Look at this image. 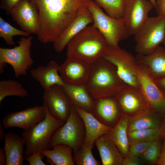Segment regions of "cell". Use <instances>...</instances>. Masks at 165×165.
<instances>
[{"label":"cell","instance_id":"6da1fadb","mask_svg":"<svg viewBox=\"0 0 165 165\" xmlns=\"http://www.w3.org/2000/svg\"><path fill=\"white\" fill-rule=\"evenodd\" d=\"M38 9L40 39L53 42L90 0H30Z\"/></svg>","mask_w":165,"mask_h":165},{"label":"cell","instance_id":"7a4b0ae2","mask_svg":"<svg viewBox=\"0 0 165 165\" xmlns=\"http://www.w3.org/2000/svg\"><path fill=\"white\" fill-rule=\"evenodd\" d=\"M127 85L120 78L114 66L103 57L90 64L85 86L93 100L115 97Z\"/></svg>","mask_w":165,"mask_h":165},{"label":"cell","instance_id":"3957f363","mask_svg":"<svg viewBox=\"0 0 165 165\" xmlns=\"http://www.w3.org/2000/svg\"><path fill=\"white\" fill-rule=\"evenodd\" d=\"M67 57L90 64L102 57L107 45L99 30L88 25L73 37L67 46Z\"/></svg>","mask_w":165,"mask_h":165},{"label":"cell","instance_id":"277c9868","mask_svg":"<svg viewBox=\"0 0 165 165\" xmlns=\"http://www.w3.org/2000/svg\"><path fill=\"white\" fill-rule=\"evenodd\" d=\"M43 105L45 110L44 118L31 128L24 130L22 133L26 148L24 151L25 156L34 152L49 149V144L53 134L65 123L51 115L44 101Z\"/></svg>","mask_w":165,"mask_h":165},{"label":"cell","instance_id":"5b68a950","mask_svg":"<svg viewBox=\"0 0 165 165\" xmlns=\"http://www.w3.org/2000/svg\"><path fill=\"white\" fill-rule=\"evenodd\" d=\"M88 8L93 16V24L104 38L107 46H118L120 42L130 36L123 18L116 19L108 16L92 0L89 2Z\"/></svg>","mask_w":165,"mask_h":165},{"label":"cell","instance_id":"8992f818","mask_svg":"<svg viewBox=\"0 0 165 165\" xmlns=\"http://www.w3.org/2000/svg\"><path fill=\"white\" fill-rule=\"evenodd\" d=\"M137 54L148 55L163 43L165 36V15L148 17L134 35Z\"/></svg>","mask_w":165,"mask_h":165},{"label":"cell","instance_id":"52a82bcc","mask_svg":"<svg viewBox=\"0 0 165 165\" xmlns=\"http://www.w3.org/2000/svg\"><path fill=\"white\" fill-rule=\"evenodd\" d=\"M33 37L22 36L18 41V46L12 48L0 47V73L4 72L6 64L12 67L15 76L26 75L34 64L31 55Z\"/></svg>","mask_w":165,"mask_h":165},{"label":"cell","instance_id":"ba28073f","mask_svg":"<svg viewBox=\"0 0 165 165\" xmlns=\"http://www.w3.org/2000/svg\"><path fill=\"white\" fill-rule=\"evenodd\" d=\"M86 135L83 121L75 106L71 105L69 116L64 124L53 134L49 144V149L55 144L69 146L74 151L83 145Z\"/></svg>","mask_w":165,"mask_h":165},{"label":"cell","instance_id":"9c48e42d","mask_svg":"<svg viewBox=\"0 0 165 165\" xmlns=\"http://www.w3.org/2000/svg\"><path fill=\"white\" fill-rule=\"evenodd\" d=\"M102 57L114 66L119 76L126 84L140 89L136 57L119 46H107Z\"/></svg>","mask_w":165,"mask_h":165},{"label":"cell","instance_id":"30bf717a","mask_svg":"<svg viewBox=\"0 0 165 165\" xmlns=\"http://www.w3.org/2000/svg\"><path fill=\"white\" fill-rule=\"evenodd\" d=\"M137 73L140 90L149 109L162 117L164 116L165 94L151 76L145 65L138 61Z\"/></svg>","mask_w":165,"mask_h":165},{"label":"cell","instance_id":"8fae6325","mask_svg":"<svg viewBox=\"0 0 165 165\" xmlns=\"http://www.w3.org/2000/svg\"><path fill=\"white\" fill-rule=\"evenodd\" d=\"M153 8L149 0H124L123 18L130 36L138 31Z\"/></svg>","mask_w":165,"mask_h":165},{"label":"cell","instance_id":"7c38bea8","mask_svg":"<svg viewBox=\"0 0 165 165\" xmlns=\"http://www.w3.org/2000/svg\"><path fill=\"white\" fill-rule=\"evenodd\" d=\"M9 14L22 30L30 34L38 33L40 29L38 11L30 0H20Z\"/></svg>","mask_w":165,"mask_h":165},{"label":"cell","instance_id":"4fadbf2b","mask_svg":"<svg viewBox=\"0 0 165 165\" xmlns=\"http://www.w3.org/2000/svg\"><path fill=\"white\" fill-rule=\"evenodd\" d=\"M43 98L51 115L65 122L69 116L72 104L62 86L55 85L45 90Z\"/></svg>","mask_w":165,"mask_h":165},{"label":"cell","instance_id":"5bb4252c","mask_svg":"<svg viewBox=\"0 0 165 165\" xmlns=\"http://www.w3.org/2000/svg\"><path fill=\"white\" fill-rule=\"evenodd\" d=\"M45 116L44 105L35 106L9 113L2 120L4 128L16 127L24 130L29 129L40 122Z\"/></svg>","mask_w":165,"mask_h":165},{"label":"cell","instance_id":"9a60e30c","mask_svg":"<svg viewBox=\"0 0 165 165\" xmlns=\"http://www.w3.org/2000/svg\"><path fill=\"white\" fill-rule=\"evenodd\" d=\"M115 97L122 113L129 117L150 109L139 89L127 85Z\"/></svg>","mask_w":165,"mask_h":165},{"label":"cell","instance_id":"2e32d148","mask_svg":"<svg viewBox=\"0 0 165 165\" xmlns=\"http://www.w3.org/2000/svg\"><path fill=\"white\" fill-rule=\"evenodd\" d=\"M93 23V16L88 6L82 8L53 42L55 50L57 52H62L73 37Z\"/></svg>","mask_w":165,"mask_h":165},{"label":"cell","instance_id":"e0dca14e","mask_svg":"<svg viewBox=\"0 0 165 165\" xmlns=\"http://www.w3.org/2000/svg\"><path fill=\"white\" fill-rule=\"evenodd\" d=\"M90 68V64L79 60L67 57L59 65L58 71L64 83L85 85Z\"/></svg>","mask_w":165,"mask_h":165},{"label":"cell","instance_id":"ac0fdd59","mask_svg":"<svg viewBox=\"0 0 165 165\" xmlns=\"http://www.w3.org/2000/svg\"><path fill=\"white\" fill-rule=\"evenodd\" d=\"M91 112L101 123L112 127L117 123L122 114L115 97L94 100Z\"/></svg>","mask_w":165,"mask_h":165},{"label":"cell","instance_id":"d6986e66","mask_svg":"<svg viewBox=\"0 0 165 165\" xmlns=\"http://www.w3.org/2000/svg\"><path fill=\"white\" fill-rule=\"evenodd\" d=\"M74 106L82 118L85 127L86 135L83 145L94 146L96 140L100 137L107 134L112 127L101 123L91 112Z\"/></svg>","mask_w":165,"mask_h":165},{"label":"cell","instance_id":"ffe728a7","mask_svg":"<svg viewBox=\"0 0 165 165\" xmlns=\"http://www.w3.org/2000/svg\"><path fill=\"white\" fill-rule=\"evenodd\" d=\"M59 67L56 61H51L46 66H39L32 69L31 75L44 90L55 85L62 86L65 83L59 73Z\"/></svg>","mask_w":165,"mask_h":165},{"label":"cell","instance_id":"44dd1931","mask_svg":"<svg viewBox=\"0 0 165 165\" xmlns=\"http://www.w3.org/2000/svg\"><path fill=\"white\" fill-rule=\"evenodd\" d=\"M4 140L3 148L6 157V165H24L25 143L23 137L9 132L5 134Z\"/></svg>","mask_w":165,"mask_h":165},{"label":"cell","instance_id":"7402d4cb","mask_svg":"<svg viewBox=\"0 0 165 165\" xmlns=\"http://www.w3.org/2000/svg\"><path fill=\"white\" fill-rule=\"evenodd\" d=\"M95 145L103 165H121L124 157L119 150L105 134L98 138Z\"/></svg>","mask_w":165,"mask_h":165},{"label":"cell","instance_id":"603a6c76","mask_svg":"<svg viewBox=\"0 0 165 165\" xmlns=\"http://www.w3.org/2000/svg\"><path fill=\"white\" fill-rule=\"evenodd\" d=\"M136 57L139 62L145 65L153 79L165 77V49L160 45L151 53L144 55L137 54Z\"/></svg>","mask_w":165,"mask_h":165},{"label":"cell","instance_id":"cb8c5ba5","mask_svg":"<svg viewBox=\"0 0 165 165\" xmlns=\"http://www.w3.org/2000/svg\"><path fill=\"white\" fill-rule=\"evenodd\" d=\"M130 118L122 113L117 123L105 134L116 144L124 158L127 156L130 147L128 136Z\"/></svg>","mask_w":165,"mask_h":165},{"label":"cell","instance_id":"d4e9b609","mask_svg":"<svg viewBox=\"0 0 165 165\" xmlns=\"http://www.w3.org/2000/svg\"><path fill=\"white\" fill-rule=\"evenodd\" d=\"M61 86L72 104L91 112L94 100L90 95L85 85L65 83Z\"/></svg>","mask_w":165,"mask_h":165},{"label":"cell","instance_id":"484cf974","mask_svg":"<svg viewBox=\"0 0 165 165\" xmlns=\"http://www.w3.org/2000/svg\"><path fill=\"white\" fill-rule=\"evenodd\" d=\"M161 117V116L150 109L130 117L128 132L144 129H160L162 119Z\"/></svg>","mask_w":165,"mask_h":165},{"label":"cell","instance_id":"4316f807","mask_svg":"<svg viewBox=\"0 0 165 165\" xmlns=\"http://www.w3.org/2000/svg\"><path fill=\"white\" fill-rule=\"evenodd\" d=\"M51 149L42 151V153L52 165H75L73 159L72 148L64 144L53 145Z\"/></svg>","mask_w":165,"mask_h":165},{"label":"cell","instance_id":"83f0119b","mask_svg":"<svg viewBox=\"0 0 165 165\" xmlns=\"http://www.w3.org/2000/svg\"><path fill=\"white\" fill-rule=\"evenodd\" d=\"M28 91L19 82L11 79L0 81V103L6 97L16 96L24 97L28 96Z\"/></svg>","mask_w":165,"mask_h":165},{"label":"cell","instance_id":"f1b7e54d","mask_svg":"<svg viewBox=\"0 0 165 165\" xmlns=\"http://www.w3.org/2000/svg\"><path fill=\"white\" fill-rule=\"evenodd\" d=\"M130 145L136 143L153 141L162 138L160 129L147 128L128 132Z\"/></svg>","mask_w":165,"mask_h":165},{"label":"cell","instance_id":"f546056e","mask_svg":"<svg viewBox=\"0 0 165 165\" xmlns=\"http://www.w3.org/2000/svg\"><path fill=\"white\" fill-rule=\"evenodd\" d=\"M94 146L82 145L73 151V159L77 165H100V163L94 157L92 150Z\"/></svg>","mask_w":165,"mask_h":165},{"label":"cell","instance_id":"4dcf8cb0","mask_svg":"<svg viewBox=\"0 0 165 165\" xmlns=\"http://www.w3.org/2000/svg\"><path fill=\"white\" fill-rule=\"evenodd\" d=\"M31 34L13 27L0 16V37L2 38L8 45H14L13 37L20 35L28 37Z\"/></svg>","mask_w":165,"mask_h":165},{"label":"cell","instance_id":"1f68e13d","mask_svg":"<svg viewBox=\"0 0 165 165\" xmlns=\"http://www.w3.org/2000/svg\"><path fill=\"white\" fill-rule=\"evenodd\" d=\"M108 16L116 19L123 18L124 0H95Z\"/></svg>","mask_w":165,"mask_h":165},{"label":"cell","instance_id":"d6a6232c","mask_svg":"<svg viewBox=\"0 0 165 165\" xmlns=\"http://www.w3.org/2000/svg\"><path fill=\"white\" fill-rule=\"evenodd\" d=\"M162 141L161 139L153 141L141 154L145 161L152 164H156L160 156Z\"/></svg>","mask_w":165,"mask_h":165},{"label":"cell","instance_id":"836d02e7","mask_svg":"<svg viewBox=\"0 0 165 165\" xmlns=\"http://www.w3.org/2000/svg\"><path fill=\"white\" fill-rule=\"evenodd\" d=\"M152 141L139 142L130 145L127 156H138L141 155Z\"/></svg>","mask_w":165,"mask_h":165},{"label":"cell","instance_id":"e575fe53","mask_svg":"<svg viewBox=\"0 0 165 165\" xmlns=\"http://www.w3.org/2000/svg\"><path fill=\"white\" fill-rule=\"evenodd\" d=\"M44 157L41 152H34L31 154L25 156L24 159L29 165H46L42 160Z\"/></svg>","mask_w":165,"mask_h":165},{"label":"cell","instance_id":"d590c367","mask_svg":"<svg viewBox=\"0 0 165 165\" xmlns=\"http://www.w3.org/2000/svg\"><path fill=\"white\" fill-rule=\"evenodd\" d=\"M20 0H1L0 8L9 13Z\"/></svg>","mask_w":165,"mask_h":165},{"label":"cell","instance_id":"8d00e7d4","mask_svg":"<svg viewBox=\"0 0 165 165\" xmlns=\"http://www.w3.org/2000/svg\"><path fill=\"white\" fill-rule=\"evenodd\" d=\"M141 163L138 156H127L123 159L122 165H138Z\"/></svg>","mask_w":165,"mask_h":165},{"label":"cell","instance_id":"74e56055","mask_svg":"<svg viewBox=\"0 0 165 165\" xmlns=\"http://www.w3.org/2000/svg\"><path fill=\"white\" fill-rule=\"evenodd\" d=\"M155 8L157 15H165V0H156Z\"/></svg>","mask_w":165,"mask_h":165},{"label":"cell","instance_id":"f35d334b","mask_svg":"<svg viewBox=\"0 0 165 165\" xmlns=\"http://www.w3.org/2000/svg\"><path fill=\"white\" fill-rule=\"evenodd\" d=\"M163 139L161 152L156 164L158 165H165V139Z\"/></svg>","mask_w":165,"mask_h":165},{"label":"cell","instance_id":"ab89813d","mask_svg":"<svg viewBox=\"0 0 165 165\" xmlns=\"http://www.w3.org/2000/svg\"><path fill=\"white\" fill-rule=\"evenodd\" d=\"M154 80L159 87L165 94V77Z\"/></svg>","mask_w":165,"mask_h":165},{"label":"cell","instance_id":"60d3db41","mask_svg":"<svg viewBox=\"0 0 165 165\" xmlns=\"http://www.w3.org/2000/svg\"><path fill=\"white\" fill-rule=\"evenodd\" d=\"M6 164V157L3 148H0V165Z\"/></svg>","mask_w":165,"mask_h":165},{"label":"cell","instance_id":"b9f144b4","mask_svg":"<svg viewBox=\"0 0 165 165\" xmlns=\"http://www.w3.org/2000/svg\"><path fill=\"white\" fill-rule=\"evenodd\" d=\"M160 130L161 136L163 139H165V116L162 117Z\"/></svg>","mask_w":165,"mask_h":165},{"label":"cell","instance_id":"7bdbcfd3","mask_svg":"<svg viewBox=\"0 0 165 165\" xmlns=\"http://www.w3.org/2000/svg\"><path fill=\"white\" fill-rule=\"evenodd\" d=\"M2 124L0 122V141H2L5 135L4 134V130Z\"/></svg>","mask_w":165,"mask_h":165},{"label":"cell","instance_id":"ee69618b","mask_svg":"<svg viewBox=\"0 0 165 165\" xmlns=\"http://www.w3.org/2000/svg\"><path fill=\"white\" fill-rule=\"evenodd\" d=\"M150 2H151L152 3L153 5L154 8H155L156 6V0H149Z\"/></svg>","mask_w":165,"mask_h":165},{"label":"cell","instance_id":"f6af8a7d","mask_svg":"<svg viewBox=\"0 0 165 165\" xmlns=\"http://www.w3.org/2000/svg\"><path fill=\"white\" fill-rule=\"evenodd\" d=\"M163 45L164 47V49H165V36L164 40L163 41Z\"/></svg>","mask_w":165,"mask_h":165}]
</instances>
